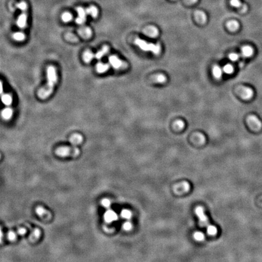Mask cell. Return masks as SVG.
Here are the masks:
<instances>
[{
  "mask_svg": "<svg viewBox=\"0 0 262 262\" xmlns=\"http://www.w3.org/2000/svg\"><path fill=\"white\" fill-rule=\"evenodd\" d=\"M239 23L235 20H231L227 23V27L230 31H236L239 28Z\"/></svg>",
  "mask_w": 262,
  "mask_h": 262,
  "instance_id": "cell-22",
  "label": "cell"
},
{
  "mask_svg": "<svg viewBox=\"0 0 262 262\" xmlns=\"http://www.w3.org/2000/svg\"><path fill=\"white\" fill-rule=\"evenodd\" d=\"M13 115V110L11 107H6L2 111V117L5 120H10Z\"/></svg>",
  "mask_w": 262,
  "mask_h": 262,
  "instance_id": "cell-21",
  "label": "cell"
},
{
  "mask_svg": "<svg viewBox=\"0 0 262 262\" xmlns=\"http://www.w3.org/2000/svg\"><path fill=\"white\" fill-rule=\"evenodd\" d=\"M154 81L158 83H164L166 81V77L163 74H158L152 78Z\"/></svg>",
  "mask_w": 262,
  "mask_h": 262,
  "instance_id": "cell-27",
  "label": "cell"
},
{
  "mask_svg": "<svg viewBox=\"0 0 262 262\" xmlns=\"http://www.w3.org/2000/svg\"><path fill=\"white\" fill-rule=\"evenodd\" d=\"M230 4L232 6L240 9L242 12H245L248 10V6L246 5L242 4L240 0H231Z\"/></svg>",
  "mask_w": 262,
  "mask_h": 262,
  "instance_id": "cell-14",
  "label": "cell"
},
{
  "mask_svg": "<svg viewBox=\"0 0 262 262\" xmlns=\"http://www.w3.org/2000/svg\"><path fill=\"white\" fill-rule=\"evenodd\" d=\"M101 204L103 207L108 209L110 206V201L107 199H104L101 200Z\"/></svg>",
  "mask_w": 262,
  "mask_h": 262,
  "instance_id": "cell-35",
  "label": "cell"
},
{
  "mask_svg": "<svg viewBox=\"0 0 262 262\" xmlns=\"http://www.w3.org/2000/svg\"><path fill=\"white\" fill-rule=\"evenodd\" d=\"M187 1L190 3V4H193V3H195L198 2V0H187Z\"/></svg>",
  "mask_w": 262,
  "mask_h": 262,
  "instance_id": "cell-42",
  "label": "cell"
},
{
  "mask_svg": "<svg viewBox=\"0 0 262 262\" xmlns=\"http://www.w3.org/2000/svg\"><path fill=\"white\" fill-rule=\"evenodd\" d=\"M247 122L249 126L255 130H258L262 127V123L260 120L255 115H250L247 118Z\"/></svg>",
  "mask_w": 262,
  "mask_h": 262,
  "instance_id": "cell-6",
  "label": "cell"
},
{
  "mask_svg": "<svg viewBox=\"0 0 262 262\" xmlns=\"http://www.w3.org/2000/svg\"><path fill=\"white\" fill-rule=\"evenodd\" d=\"M55 152L60 157H77L80 154V149L76 146H73L72 148L63 146L58 148Z\"/></svg>",
  "mask_w": 262,
  "mask_h": 262,
  "instance_id": "cell-3",
  "label": "cell"
},
{
  "mask_svg": "<svg viewBox=\"0 0 262 262\" xmlns=\"http://www.w3.org/2000/svg\"><path fill=\"white\" fill-rule=\"evenodd\" d=\"M61 19L64 23H68L72 20V15L69 12H64L61 16Z\"/></svg>",
  "mask_w": 262,
  "mask_h": 262,
  "instance_id": "cell-30",
  "label": "cell"
},
{
  "mask_svg": "<svg viewBox=\"0 0 262 262\" xmlns=\"http://www.w3.org/2000/svg\"><path fill=\"white\" fill-rule=\"evenodd\" d=\"M94 56L95 55L92 51H91L90 50H87L83 53V59L85 62L89 63L93 59Z\"/></svg>",
  "mask_w": 262,
  "mask_h": 262,
  "instance_id": "cell-20",
  "label": "cell"
},
{
  "mask_svg": "<svg viewBox=\"0 0 262 262\" xmlns=\"http://www.w3.org/2000/svg\"><path fill=\"white\" fill-rule=\"evenodd\" d=\"M109 69V64L102 62H98L96 66V71L98 74H104Z\"/></svg>",
  "mask_w": 262,
  "mask_h": 262,
  "instance_id": "cell-16",
  "label": "cell"
},
{
  "mask_svg": "<svg viewBox=\"0 0 262 262\" xmlns=\"http://www.w3.org/2000/svg\"><path fill=\"white\" fill-rule=\"evenodd\" d=\"M22 12H23L18 17V18L17 21V24L19 28L23 30L27 27V11H22Z\"/></svg>",
  "mask_w": 262,
  "mask_h": 262,
  "instance_id": "cell-8",
  "label": "cell"
},
{
  "mask_svg": "<svg viewBox=\"0 0 262 262\" xmlns=\"http://www.w3.org/2000/svg\"><path fill=\"white\" fill-rule=\"evenodd\" d=\"M40 235H41L40 230L37 229V228H35L32 231L31 238H34V240H36V239H38V238H40Z\"/></svg>",
  "mask_w": 262,
  "mask_h": 262,
  "instance_id": "cell-33",
  "label": "cell"
},
{
  "mask_svg": "<svg viewBox=\"0 0 262 262\" xmlns=\"http://www.w3.org/2000/svg\"><path fill=\"white\" fill-rule=\"evenodd\" d=\"M58 81V75L55 68L49 66L47 69V83L41 88L37 93L38 98L41 100L47 99L52 94Z\"/></svg>",
  "mask_w": 262,
  "mask_h": 262,
  "instance_id": "cell-1",
  "label": "cell"
},
{
  "mask_svg": "<svg viewBox=\"0 0 262 262\" xmlns=\"http://www.w3.org/2000/svg\"><path fill=\"white\" fill-rule=\"evenodd\" d=\"M195 18L200 24H205L207 21V16L206 14L202 11H197L195 13Z\"/></svg>",
  "mask_w": 262,
  "mask_h": 262,
  "instance_id": "cell-15",
  "label": "cell"
},
{
  "mask_svg": "<svg viewBox=\"0 0 262 262\" xmlns=\"http://www.w3.org/2000/svg\"><path fill=\"white\" fill-rule=\"evenodd\" d=\"M123 227L125 231H130L133 228V224L129 222H126L124 223Z\"/></svg>",
  "mask_w": 262,
  "mask_h": 262,
  "instance_id": "cell-38",
  "label": "cell"
},
{
  "mask_svg": "<svg viewBox=\"0 0 262 262\" xmlns=\"http://www.w3.org/2000/svg\"><path fill=\"white\" fill-rule=\"evenodd\" d=\"M239 55L236 53H232L229 55V59L232 61H236L239 59Z\"/></svg>",
  "mask_w": 262,
  "mask_h": 262,
  "instance_id": "cell-40",
  "label": "cell"
},
{
  "mask_svg": "<svg viewBox=\"0 0 262 262\" xmlns=\"http://www.w3.org/2000/svg\"><path fill=\"white\" fill-rule=\"evenodd\" d=\"M78 33L82 38H83L84 39H86V40L90 38L92 35V32L91 29L88 27H81L78 30Z\"/></svg>",
  "mask_w": 262,
  "mask_h": 262,
  "instance_id": "cell-12",
  "label": "cell"
},
{
  "mask_svg": "<svg viewBox=\"0 0 262 262\" xmlns=\"http://www.w3.org/2000/svg\"><path fill=\"white\" fill-rule=\"evenodd\" d=\"M195 213L196 215L199 217V219L200 220V223L203 226H206L208 224V218L206 216L205 214L203 209L201 206L197 207L195 209Z\"/></svg>",
  "mask_w": 262,
  "mask_h": 262,
  "instance_id": "cell-7",
  "label": "cell"
},
{
  "mask_svg": "<svg viewBox=\"0 0 262 262\" xmlns=\"http://www.w3.org/2000/svg\"><path fill=\"white\" fill-rule=\"evenodd\" d=\"M207 233L210 235H215L217 233V229L213 225H208Z\"/></svg>",
  "mask_w": 262,
  "mask_h": 262,
  "instance_id": "cell-29",
  "label": "cell"
},
{
  "mask_svg": "<svg viewBox=\"0 0 262 262\" xmlns=\"http://www.w3.org/2000/svg\"><path fill=\"white\" fill-rule=\"evenodd\" d=\"M109 61L110 65L117 70H124L128 67L127 62L121 59L116 55H110L109 56Z\"/></svg>",
  "mask_w": 262,
  "mask_h": 262,
  "instance_id": "cell-4",
  "label": "cell"
},
{
  "mask_svg": "<svg viewBox=\"0 0 262 262\" xmlns=\"http://www.w3.org/2000/svg\"><path fill=\"white\" fill-rule=\"evenodd\" d=\"M121 216L124 219L129 220L132 217V212L128 209H123L121 212Z\"/></svg>",
  "mask_w": 262,
  "mask_h": 262,
  "instance_id": "cell-31",
  "label": "cell"
},
{
  "mask_svg": "<svg viewBox=\"0 0 262 262\" xmlns=\"http://www.w3.org/2000/svg\"><path fill=\"white\" fill-rule=\"evenodd\" d=\"M237 93L244 100H250L254 95L253 90L248 87L240 86L237 89Z\"/></svg>",
  "mask_w": 262,
  "mask_h": 262,
  "instance_id": "cell-5",
  "label": "cell"
},
{
  "mask_svg": "<svg viewBox=\"0 0 262 262\" xmlns=\"http://www.w3.org/2000/svg\"><path fill=\"white\" fill-rule=\"evenodd\" d=\"M241 55L244 57L249 58L253 55L254 54V49L250 46H244L241 49Z\"/></svg>",
  "mask_w": 262,
  "mask_h": 262,
  "instance_id": "cell-17",
  "label": "cell"
},
{
  "mask_svg": "<svg viewBox=\"0 0 262 262\" xmlns=\"http://www.w3.org/2000/svg\"><path fill=\"white\" fill-rule=\"evenodd\" d=\"M17 7L19 9H20L21 11H26L27 9V4L25 2H22L17 4Z\"/></svg>",
  "mask_w": 262,
  "mask_h": 262,
  "instance_id": "cell-34",
  "label": "cell"
},
{
  "mask_svg": "<svg viewBox=\"0 0 262 262\" xmlns=\"http://www.w3.org/2000/svg\"><path fill=\"white\" fill-rule=\"evenodd\" d=\"M86 12L93 18H97L98 17V11L97 8L94 6H91L88 9H86Z\"/></svg>",
  "mask_w": 262,
  "mask_h": 262,
  "instance_id": "cell-23",
  "label": "cell"
},
{
  "mask_svg": "<svg viewBox=\"0 0 262 262\" xmlns=\"http://www.w3.org/2000/svg\"><path fill=\"white\" fill-rule=\"evenodd\" d=\"M109 51V47L108 46L104 45L103 46V47L95 55V56L97 59H100L102 57H103L104 55H106Z\"/></svg>",
  "mask_w": 262,
  "mask_h": 262,
  "instance_id": "cell-18",
  "label": "cell"
},
{
  "mask_svg": "<svg viewBox=\"0 0 262 262\" xmlns=\"http://www.w3.org/2000/svg\"><path fill=\"white\" fill-rule=\"evenodd\" d=\"M104 220L106 221V222L110 223H112L113 222L117 220H118V216L115 212H114L112 210L109 209L105 212V214L104 215Z\"/></svg>",
  "mask_w": 262,
  "mask_h": 262,
  "instance_id": "cell-10",
  "label": "cell"
},
{
  "mask_svg": "<svg viewBox=\"0 0 262 262\" xmlns=\"http://www.w3.org/2000/svg\"><path fill=\"white\" fill-rule=\"evenodd\" d=\"M35 211H36L37 214L38 216L41 217H46V216H48L49 215H50V213H49L47 211H46V210L43 207H42V206H38V207H37V208H36Z\"/></svg>",
  "mask_w": 262,
  "mask_h": 262,
  "instance_id": "cell-25",
  "label": "cell"
},
{
  "mask_svg": "<svg viewBox=\"0 0 262 262\" xmlns=\"http://www.w3.org/2000/svg\"><path fill=\"white\" fill-rule=\"evenodd\" d=\"M175 127L178 129H182L184 127V123L181 120H178L175 123Z\"/></svg>",
  "mask_w": 262,
  "mask_h": 262,
  "instance_id": "cell-37",
  "label": "cell"
},
{
  "mask_svg": "<svg viewBox=\"0 0 262 262\" xmlns=\"http://www.w3.org/2000/svg\"><path fill=\"white\" fill-rule=\"evenodd\" d=\"M8 238L10 241H14L17 239V234L14 231H9L8 234Z\"/></svg>",
  "mask_w": 262,
  "mask_h": 262,
  "instance_id": "cell-36",
  "label": "cell"
},
{
  "mask_svg": "<svg viewBox=\"0 0 262 262\" xmlns=\"http://www.w3.org/2000/svg\"><path fill=\"white\" fill-rule=\"evenodd\" d=\"M143 32L145 35L152 38L157 37L159 34V31L158 29L153 26L147 27L146 29H145Z\"/></svg>",
  "mask_w": 262,
  "mask_h": 262,
  "instance_id": "cell-11",
  "label": "cell"
},
{
  "mask_svg": "<svg viewBox=\"0 0 262 262\" xmlns=\"http://www.w3.org/2000/svg\"><path fill=\"white\" fill-rule=\"evenodd\" d=\"M193 237L197 241H203L205 239V235L202 232H195Z\"/></svg>",
  "mask_w": 262,
  "mask_h": 262,
  "instance_id": "cell-32",
  "label": "cell"
},
{
  "mask_svg": "<svg viewBox=\"0 0 262 262\" xmlns=\"http://www.w3.org/2000/svg\"><path fill=\"white\" fill-rule=\"evenodd\" d=\"M12 37H13V38L17 41H23L26 38L25 34H24L22 32H18L14 33L13 34Z\"/></svg>",
  "mask_w": 262,
  "mask_h": 262,
  "instance_id": "cell-26",
  "label": "cell"
},
{
  "mask_svg": "<svg viewBox=\"0 0 262 262\" xmlns=\"http://www.w3.org/2000/svg\"><path fill=\"white\" fill-rule=\"evenodd\" d=\"M26 232H27L26 229L25 228H23L18 229V231H17V234L20 235H21V236L25 235L26 234Z\"/></svg>",
  "mask_w": 262,
  "mask_h": 262,
  "instance_id": "cell-41",
  "label": "cell"
},
{
  "mask_svg": "<svg viewBox=\"0 0 262 262\" xmlns=\"http://www.w3.org/2000/svg\"><path fill=\"white\" fill-rule=\"evenodd\" d=\"M234 67L231 64H226L223 68V72L226 74H232L234 72Z\"/></svg>",
  "mask_w": 262,
  "mask_h": 262,
  "instance_id": "cell-28",
  "label": "cell"
},
{
  "mask_svg": "<svg viewBox=\"0 0 262 262\" xmlns=\"http://www.w3.org/2000/svg\"><path fill=\"white\" fill-rule=\"evenodd\" d=\"M83 141V137L82 136L78 134H73L69 139V142L73 146H76L81 144Z\"/></svg>",
  "mask_w": 262,
  "mask_h": 262,
  "instance_id": "cell-13",
  "label": "cell"
},
{
  "mask_svg": "<svg viewBox=\"0 0 262 262\" xmlns=\"http://www.w3.org/2000/svg\"><path fill=\"white\" fill-rule=\"evenodd\" d=\"M77 11L78 14V17L75 20L76 23L78 24H84L86 20V15L88 14L86 10L84 9L83 8L79 7L77 9Z\"/></svg>",
  "mask_w": 262,
  "mask_h": 262,
  "instance_id": "cell-9",
  "label": "cell"
},
{
  "mask_svg": "<svg viewBox=\"0 0 262 262\" xmlns=\"http://www.w3.org/2000/svg\"><path fill=\"white\" fill-rule=\"evenodd\" d=\"M134 43L138 46L140 49L145 52H151L154 55H158L161 52V45L160 43L154 44L148 43L140 38H136Z\"/></svg>",
  "mask_w": 262,
  "mask_h": 262,
  "instance_id": "cell-2",
  "label": "cell"
},
{
  "mask_svg": "<svg viewBox=\"0 0 262 262\" xmlns=\"http://www.w3.org/2000/svg\"><path fill=\"white\" fill-rule=\"evenodd\" d=\"M66 38H67V40H68L72 42H75L78 40L76 36L72 34H68L66 35Z\"/></svg>",
  "mask_w": 262,
  "mask_h": 262,
  "instance_id": "cell-39",
  "label": "cell"
},
{
  "mask_svg": "<svg viewBox=\"0 0 262 262\" xmlns=\"http://www.w3.org/2000/svg\"><path fill=\"white\" fill-rule=\"evenodd\" d=\"M223 69H222L219 66H215L213 67L212 68V74L214 77L217 79V80H220L223 75Z\"/></svg>",
  "mask_w": 262,
  "mask_h": 262,
  "instance_id": "cell-19",
  "label": "cell"
},
{
  "mask_svg": "<svg viewBox=\"0 0 262 262\" xmlns=\"http://www.w3.org/2000/svg\"><path fill=\"white\" fill-rule=\"evenodd\" d=\"M3 103L7 106H9L12 103V97L10 94H6L2 95V97Z\"/></svg>",
  "mask_w": 262,
  "mask_h": 262,
  "instance_id": "cell-24",
  "label": "cell"
}]
</instances>
